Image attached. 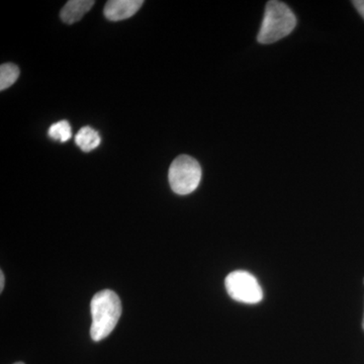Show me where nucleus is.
<instances>
[{
  "label": "nucleus",
  "instance_id": "423d86ee",
  "mask_svg": "<svg viewBox=\"0 0 364 364\" xmlns=\"http://www.w3.org/2000/svg\"><path fill=\"white\" fill-rule=\"evenodd\" d=\"M95 4L92 0H70L61 9L60 18L67 25L77 23L90 11Z\"/></svg>",
  "mask_w": 364,
  "mask_h": 364
},
{
  "label": "nucleus",
  "instance_id": "7ed1b4c3",
  "mask_svg": "<svg viewBox=\"0 0 364 364\" xmlns=\"http://www.w3.org/2000/svg\"><path fill=\"white\" fill-rule=\"evenodd\" d=\"M200 179L202 167L195 158L188 155H181L170 165V188L177 195L186 196L193 193L200 186Z\"/></svg>",
  "mask_w": 364,
  "mask_h": 364
},
{
  "label": "nucleus",
  "instance_id": "4468645a",
  "mask_svg": "<svg viewBox=\"0 0 364 364\" xmlns=\"http://www.w3.org/2000/svg\"><path fill=\"white\" fill-rule=\"evenodd\" d=\"M363 284H364V280H363Z\"/></svg>",
  "mask_w": 364,
  "mask_h": 364
},
{
  "label": "nucleus",
  "instance_id": "f03ea898",
  "mask_svg": "<svg viewBox=\"0 0 364 364\" xmlns=\"http://www.w3.org/2000/svg\"><path fill=\"white\" fill-rule=\"evenodd\" d=\"M296 26V16L286 4L277 0L268 1L257 36L258 42L264 45L277 42L293 32Z\"/></svg>",
  "mask_w": 364,
  "mask_h": 364
},
{
  "label": "nucleus",
  "instance_id": "20e7f679",
  "mask_svg": "<svg viewBox=\"0 0 364 364\" xmlns=\"http://www.w3.org/2000/svg\"><path fill=\"white\" fill-rule=\"evenodd\" d=\"M227 293L239 303L255 305L263 299L259 282L250 272L236 270L230 273L225 280Z\"/></svg>",
  "mask_w": 364,
  "mask_h": 364
},
{
  "label": "nucleus",
  "instance_id": "ddd939ff",
  "mask_svg": "<svg viewBox=\"0 0 364 364\" xmlns=\"http://www.w3.org/2000/svg\"><path fill=\"white\" fill-rule=\"evenodd\" d=\"M14 364H25L23 363H14Z\"/></svg>",
  "mask_w": 364,
  "mask_h": 364
},
{
  "label": "nucleus",
  "instance_id": "9b49d317",
  "mask_svg": "<svg viewBox=\"0 0 364 364\" xmlns=\"http://www.w3.org/2000/svg\"><path fill=\"white\" fill-rule=\"evenodd\" d=\"M4 272H0V291H4Z\"/></svg>",
  "mask_w": 364,
  "mask_h": 364
},
{
  "label": "nucleus",
  "instance_id": "1a4fd4ad",
  "mask_svg": "<svg viewBox=\"0 0 364 364\" xmlns=\"http://www.w3.org/2000/svg\"><path fill=\"white\" fill-rule=\"evenodd\" d=\"M48 135L50 138L59 142L65 143L67 141L70 140L72 136V130L69 122L60 121L58 123L53 124L48 131Z\"/></svg>",
  "mask_w": 364,
  "mask_h": 364
},
{
  "label": "nucleus",
  "instance_id": "f8f14e48",
  "mask_svg": "<svg viewBox=\"0 0 364 364\" xmlns=\"http://www.w3.org/2000/svg\"><path fill=\"white\" fill-rule=\"evenodd\" d=\"M363 330H364V316H363Z\"/></svg>",
  "mask_w": 364,
  "mask_h": 364
},
{
  "label": "nucleus",
  "instance_id": "39448f33",
  "mask_svg": "<svg viewBox=\"0 0 364 364\" xmlns=\"http://www.w3.org/2000/svg\"><path fill=\"white\" fill-rule=\"evenodd\" d=\"M143 4V0H111L105 4V16L112 21L127 20L136 14Z\"/></svg>",
  "mask_w": 364,
  "mask_h": 364
},
{
  "label": "nucleus",
  "instance_id": "0eeeda50",
  "mask_svg": "<svg viewBox=\"0 0 364 364\" xmlns=\"http://www.w3.org/2000/svg\"><path fill=\"white\" fill-rule=\"evenodd\" d=\"M102 139L100 134L91 127L85 126L79 130L76 134L75 143L83 152H90V151L97 149L100 145Z\"/></svg>",
  "mask_w": 364,
  "mask_h": 364
},
{
  "label": "nucleus",
  "instance_id": "6e6552de",
  "mask_svg": "<svg viewBox=\"0 0 364 364\" xmlns=\"http://www.w3.org/2000/svg\"><path fill=\"white\" fill-rule=\"evenodd\" d=\"M20 69L13 63L2 64L0 67V90H4L11 87L18 80Z\"/></svg>",
  "mask_w": 364,
  "mask_h": 364
},
{
  "label": "nucleus",
  "instance_id": "9d476101",
  "mask_svg": "<svg viewBox=\"0 0 364 364\" xmlns=\"http://www.w3.org/2000/svg\"><path fill=\"white\" fill-rule=\"evenodd\" d=\"M352 4L358 9L359 14L364 18V0H355Z\"/></svg>",
  "mask_w": 364,
  "mask_h": 364
},
{
  "label": "nucleus",
  "instance_id": "f257e3e1",
  "mask_svg": "<svg viewBox=\"0 0 364 364\" xmlns=\"http://www.w3.org/2000/svg\"><path fill=\"white\" fill-rule=\"evenodd\" d=\"M90 336L93 341L107 338L119 322L122 315V303L119 296L111 289H105L93 296L90 304Z\"/></svg>",
  "mask_w": 364,
  "mask_h": 364
}]
</instances>
